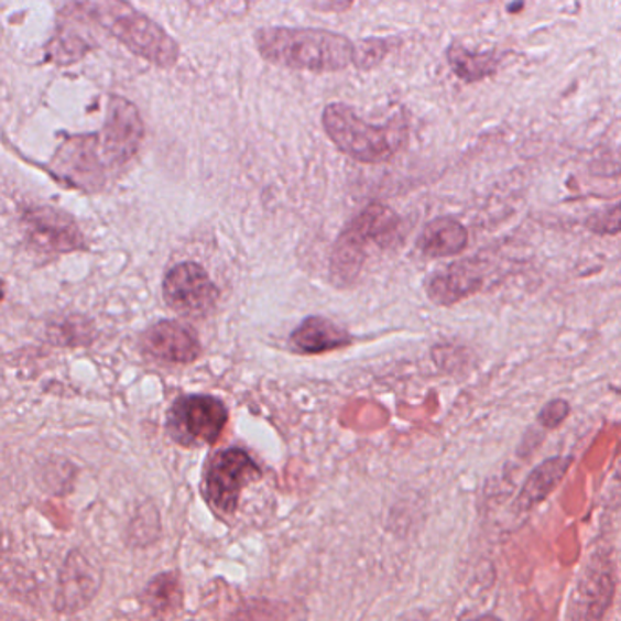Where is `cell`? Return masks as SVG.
I'll list each match as a JSON object with an SVG mask.
<instances>
[{"mask_svg": "<svg viewBox=\"0 0 621 621\" xmlns=\"http://www.w3.org/2000/svg\"><path fill=\"white\" fill-rule=\"evenodd\" d=\"M144 138L143 119L133 102L110 96L105 127L94 135H74L53 155L55 179L80 190H100L111 175L130 163Z\"/></svg>", "mask_w": 621, "mask_h": 621, "instance_id": "cell-1", "label": "cell"}, {"mask_svg": "<svg viewBox=\"0 0 621 621\" xmlns=\"http://www.w3.org/2000/svg\"><path fill=\"white\" fill-rule=\"evenodd\" d=\"M253 41L264 61L312 74L341 72L356 57V43L350 39L316 28H261Z\"/></svg>", "mask_w": 621, "mask_h": 621, "instance_id": "cell-2", "label": "cell"}, {"mask_svg": "<svg viewBox=\"0 0 621 621\" xmlns=\"http://www.w3.org/2000/svg\"><path fill=\"white\" fill-rule=\"evenodd\" d=\"M83 10L106 32L138 57L159 68H172L179 61V44L150 17L127 0H80Z\"/></svg>", "mask_w": 621, "mask_h": 621, "instance_id": "cell-3", "label": "cell"}, {"mask_svg": "<svg viewBox=\"0 0 621 621\" xmlns=\"http://www.w3.org/2000/svg\"><path fill=\"white\" fill-rule=\"evenodd\" d=\"M323 128L339 152L359 163H384L406 143L401 119L378 127L363 121L350 106L333 102L323 110Z\"/></svg>", "mask_w": 621, "mask_h": 621, "instance_id": "cell-4", "label": "cell"}, {"mask_svg": "<svg viewBox=\"0 0 621 621\" xmlns=\"http://www.w3.org/2000/svg\"><path fill=\"white\" fill-rule=\"evenodd\" d=\"M400 217L389 206H367L337 239L333 275L337 283H352L361 272L370 247H386L400 228Z\"/></svg>", "mask_w": 621, "mask_h": 621, "instance_id": "cell-5", "label": "cell"}, {"mask_svg": "<svg viewBox=\"0 0 621 621\" xmlns=\"http://www.w3.org/2000/svg\"><path fill=\"white\" fill-rule=\"evenodd\" d=\"M263 478V470L242 448H227L210 459L205 470L203 498L211 511L222 520H230L238 511L244 487Z\"/></svg>", "mask_w": 621, "mask_h": 621, "instance_id": "cell-6", "label": "cell"}, {"mask_svg": "<svg viewBox=\"0 0 621 621\" xmlns=\"http://www.w3.org/2000/svg\"><path fill=\"white\" fill-rule=\"evenodd\" d=\"M228 411L214 395H183L170 406L166 431L181 447L214 445L227 427Z\"/></svg>", "mask_w": 621, "mask_h": 621, "instance_id": "cell-7", "label": "cell"}, {"mask_svg": "<svg viewBox=\"0 0 621 621\" xmlns=\"http://www.w3.org/2000/svg\"><path fill=\"white\" fill-rule=\"evenodd\" d=\"M163 297L179 316L205 317L216 308L219 288L200 264L185 261L164 275Z\"/></svg>", "mask_w": 621, "mask_h": 621, "instance_id": "cell-8", "label": "cell"}, {"mask_svg": "<svg viewBox=\"0 0 621 621\" xmlns=\"http://www.w3.org/2000/svg\"><path fill=\"white\" fill-rule=\"evenodd\" d=\"M30 247L43 253L80 252L88 248L74 217L52 206H30L22 214Z\"/></svg>", "mask_w": 621, "mask_h": 621, "instance_id": "cell-9", "label": "cell"}, {"mask_svg": "<svg viewBox=\"0 0 621 621\" xmlns=\"http://www.w3.org/2000/svg\"><path fill=\"white\" fill-rule=\"evenodd\" d=\"M614 589L617 579L607 554H592L574 587L569 618L600 620L611 606Z\"/></svg>", "mask_w": 621, "mask_h": 621, "instance_id": "cell-10", "label": "cell"}, {"mask_svg": "<svg viewBox=\"0 0 621 621\" xmlns=\"http://www.w3.org/2000/svg\"><path fill=\"white\" fill-rule=\"evenodd\" d=\"M143 352L164 363H192L199 358V337L183 323L164 319L148 328L141 337Z\"/></svg>", "mask_w": 621, "mask_h": 621, "instance_id": "cell-11", "label": "cell"}, {"mask_svg": "<svg viewBox=\"0 0 621 621\" xmlns=\"http://www.w3.org/2000/svg\"><path fill=\"white\" fill-rule=\"evenodd\" d=\"M99 589V578L91 565L83 558L80 553L69 554L61 574V589H58L57 609L61 611H79L86 603H90Z\"/></svg>", "mask_w": 621, "mask_h": 621, "instance_id": "cell-12", "label": "cell"}, {"mask_svg": "<svg viewBox=\"0 0 621 621\" xmlns=\"http://www.w3.org/2000/svg\"><path fill=\"white\" fill-rule=\"evenodd\" d=\"M483 285V277L469 264L454 263L437 270L427 281V295L436 305L450 306L475 294Z\"/></svg>", "mask_w": 621, "mask_h": 621, "instance_id": "cell-13", "label": "cell"}, {"mask_svg": "<svg viewBox=\"0 0 621 621\" xmlns=\"http://www.w3.org/2000/svg\"><path fill=\"white\" fill-rule=\"evenodd\" d=\"M469 244V232L461 222L450 217H439L423 228L417 248L427 258H453Z\"/></svg>", "mask_w": 621, "mask_h": 621, "instance_id": "cell-14", "label": "cell"}, {"mask_svg": "<svg viewBox=\"0 0 621 621\" xmlns=\"http://www.w3.org/2000/svg\"><path fill=\"white\" fill-rule=\"evenodd\" d=\"M352 337L348 336L339 325L327 317H306L299 327L295 328L290 342L301 353H323L328 350L345 347Z\"/></svg>", "mask_w": 621, "mask_h": 621, "instance_id": "cell-15", "label": "cell"}, {"mask_svg": "<svg viewBox=\"0 0 621 621\" xmlns=\"http://www.w3.org/2000/svg\"><path fill=\"white\" fill-rule=\"evenodd\" d=\"M570 465H573L570 456L567 458L556 456L537 465L536 469H532L531 475L526 476L522 492L518 495V506L529 511L532 506L540 505L543 500H547V495L553 494L556 487L564 481Z\"/></svg>", "mask_w": 621, "mask_h": 621, "instance_id": "cell-16", "label": "cell"}, {"mask_svg": "<svg viewBox=\"0 0 621 621\" xmlns=\"http://www.w3.org/2000/svg\"><path fill=\"white\" fill-rule=\"evenodd\" d=\"M148 609L157 617H172L183 607V589L175 573L161 574L148 584L144 590Z\"/></svg>", "mask_w": 621, "mask_h": 621, "instance_id": "cell-17", "label": "cell"}, {"mask_svg": "<svg viewBox=\"0 0 621 621\" xmlns=\"http://www.w3.org/2000/svg\"><path fill=\"white\" fill-rule=\"evenodd\" d=\"M448 64L454 69V74L459 79L467 83L484 79L489 75L494 74L498 61L490 53H475L461 46V44H453L447 52Z\"/></svg>", "mask_w": 621, "mask_h": 621, "instance_id": "cell-18", "label": "cell"}, {"mask_svg": "<svg viewBox=\"0 0 621 621\" xmlns=\"http://www.w3.org/2000/svg\"><path fill=\"white\" fill-rule=\"evenodd\" d=\"M390 39H367L356 44V57L353 66L358 69H372L386 57V53L392 50Z\"/></svg>", "mask_w": 621, "mask_h": 621, "instance_id": "cell-19", "label": "cell"}, {"mask_svg": "<svg viewBox=\"0 0 621 621\" xmlns=\"http://www.w3.org/2000/svg\"><path fill=\"white\" fill-rule=\"evenodd\" d=\"M589 230L600 236H618L621 233V203L611 210L598 214L587 222Z\"/></svg>", "mask_w": 621, "mask_h": 621, "instance_id": "cell-20", "label": "cell"}, {"mask_svg": "<svg viewBox=\"0 0 621 621\" xmlns=\"http://www.w3.org/2000/svg\"><path fill=\"white\" fill-rule=\"evenodd\" d=\"M570 414V405L565 400H553L543 406L542 412L537 414V422L543 428L554 431L567 420Z\"/></svg>", "mask_w": 621, "mask_h": 621, "instance_id": "cell-21", "label": "cell"}, {"mask_svg": "<svg viewBox=\"0 0 621 621\" xmlns=\"http://www.w3.org/2000/svg\"><path fill=\"white\" fill-rule=\"evenodd\" d=\"M603 503H606L607 509H611V511L621 509V459L617 470L612 472L609 483L606 484V490H603Z\"/></svg>", "mask_w": 621, "mask_h": 621, "instance_id": "cell-22", "label": "cell"}, {"mask_svg": "<svg viewBox=\"0 0 621 621\" xmlns=\"http://www.w3.org/2000/svg\"><path fill=\"white\" fill-rule=\"evenodd\" d=\"M308 2H317V8L322 10L342 11L352 4V0H308Z\"/></svg>", "mask_w": 621, "mask_h": 621, "instance_id": "cell-23", "label": "cell"}]
</instances>
